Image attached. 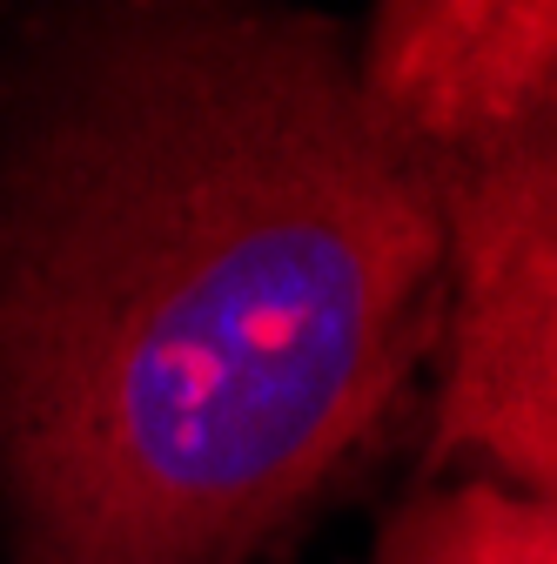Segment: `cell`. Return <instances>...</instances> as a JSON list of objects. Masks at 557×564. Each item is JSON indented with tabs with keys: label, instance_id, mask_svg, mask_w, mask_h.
Wrapping results in <instances>:
<instances>
[{
	"label": "cell",
	"instance_id": "obj_4",
	"mask_svg": "<svg viewBox=\"0 0 557 564\" xmlns=\"http://www.w3.org/2000/svg\"><path fill=\"white\" fill-rule=\"evenodd\" d=\"M376 564H557V505L463 477L403 505L376 538Z\"/></svg>",
	"mask_w": 557,
	"mask_h": 564
},
{
	"label": "cell",
	"instance_id": "obj_3",
	"mask_svg": "<svg viewBox=\"0 0 557 564\" xmlns=\"http://www.w3.org/2000/svg\"><path fill=\"white\" fill-rule=\"evenodd\" d=\"M357 67L416 155H457L557 101V0L383 8Z\"/></svg>",
	"mask_w": 557,
	"mask_h": 564
},
{
	"label": "cell",
	"instance_id": "obj_1",
	"mask_svg": "<svg viewBox=\"0 0 557 564\" xmlns=\"http://www.w3.org/2000/svg\"><path fill=\"white\" fill-rule=\"evenodd\" d=\"M437 296V175L336 21L21 14L0 54L14 564H242L376 431Z\"/></svg>",
	"mask_w": 557,
	"mask_h": 564
},
{
	"label": "cell",
	"instance_id": "obj_2",
	"mask_svg": "<svg viewBox=\"0 0 557 564\" xmlns=\"http://www.w3.org/2000/svg\"><path fill=\"white\" fill-rule=\"evenodd\" d=\"M444 202L437 451L557 505V101L430 162Z\"/></svg>",
	"mask_w": 557,
	"mask_h": 564
}]
</instances>
